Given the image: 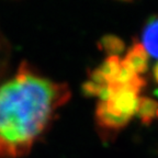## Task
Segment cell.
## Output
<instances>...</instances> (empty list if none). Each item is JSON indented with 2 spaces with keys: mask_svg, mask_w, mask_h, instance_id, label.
<instances>
[{
  "mask_svg": "<svg viewBox=\"0 0 158 158\" xmlns=\"http://www.w3.org/2000/svg\"><path fill=\"white\" fill-rule=\"evenodd\" d=\"M68 85L42 76L27 62L0 85V158H21L47 133L69 101Z\"/></svg>",
  "mask_w": 158,
  "mask_h": 158,
  "instance_id": "6da1fadb",
  "label": "cell"
},
{
  "mask_svg": "<svg viewBox=\"0 0 158 158\" xmlns=\"http://www.w3.org/2000/svg\"><path fill=\"white\" fill-rule=\"evenodd\" d=\"M139 91L132 87L109 85L106 100H100L96 108V123L106 139L113 138L136 114Z\"/></svg>",
  "mask_w": 158,
  "mask_h": 158,
  "instance_id": "7a4b0ae2",
  "label": "cell"
},
{
  "mask_svg": "<svg viewBox=\"0 0 158 158\" xmlns=\"http://www.w3.org/2000/svg\"><path fill=\"white\" fill-rule=\"evenodd\" d=\"M122 63L126 67L131 69L136 75L145 74L149 67V57L146 49L142 45V43L134 40L133 44L127 49L125 57L122 59Z\"/></svg>",
  "mask_w": 158,
  "mask_h": 158,
  "instance_id": "3957f363",
  "label": "cell"
},
{
  "mask_svg": "<svg viewBox=\"0 0 158 158\" xmlns=\"http://www.w3.org/2000/svg\"><path fill=\"white\" fill-rule=\"evenodd\" d=\"M142 45L147 54L158 58V15L147 19L142 30Z\"/></svg>",
  "mask_w": 158,
  "mask_h": 158,
  "instance_id": "277c9868",
  "label": "cell"
},
{
  "mask_svg": "<svg viewBox=\"0 0 158 158\" xmlns=\"http://www.w3.org/2000/svg\"><path fill=\"white\" fill-rule=\"evenodd\" d=\"M136 115L145 125H149L158 120V101L149 97H139Z\"/></svg>",
  "mask_w": 158,
  "mask_h": 158,
  "instance_id": "5b68a950",
  "label": "cell"
},
{
  "mask_svg": "<svg viewBox=\"0 0 158 158\" xmlns=\"http://www.w3.org/2000/svg\"><path fill=\"white\" fill-rule=\"evenodd\" d=\"M97 47L100 51L108 54L109 56H118L124 52L125 43L124 41L114 34H106L97 43Z\"/></svg>",
  "mask_w": 158,
  "mask_h": 158,
  "instance_id": "8992f818",
  "label": "cell"
},
{
  "mask_svg": "<svg viewBox=\"0 0 158 158\" xmlns=\"http://www.w3.org/2000/svg\"><path fill=\"white\" fill-rule=\"evenodd\" d=\"M120 68H121V59L118 58V56H108L103 60V63L96 69L101 75L106 84L111 85L115 80Z\"/></svg>",
  "mask_w": 158,
  "mask_h": 158,
  "instance_id": "52a82bcc",
  "label": "cell"
},
{
  "mask_svg": "<svg viewBox=\"0 0 158 158\" xmlns=\"http://www.w3.org/2000/svg\"><path fill=\"white\" fill-rule=\"evenodd\" d=\"M106 86H100L96 82L91 81L90 79L86 80L81 86V91L86 97H100L102 90Z\"/></svg>",
  "mask_w": 158,
  "mask_h": 158,
  "instance_id": "ba28073f",
  "label": "cell"
},
{
  "mask_svg": "<svg viewBox=\"0 0 158 158\" xmlns=\"http://www.w3.org/2000/svg\"><path fill=\"white\" fill-rule=\"evenodd\" d=\"M153 78H154V80L158 84V62L156 63L155 66H154V68H153Z\"/></svg>",
  "mask_w": 158,
  "mask_h": 158,
  "instance_id": "9c48e42d",
  "label": "cell"
},
{
  "mask_svg": "<svg viewBox=\"0 0 158 158\" xmlns=\"http://www.w3.org/2000/svg\"><path fill=\"white\" fill-rule=\"evenodd\" d=\"M116 1H122V2H133L135 0H116Z\"/></svg>",
  "mask_w": 158,
  "mask_h": 158,
  "instance_id": "30bf717a",
  "label": "cell"
}]
</instances>
